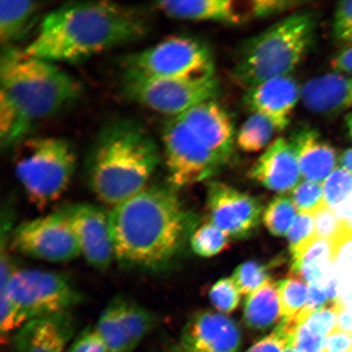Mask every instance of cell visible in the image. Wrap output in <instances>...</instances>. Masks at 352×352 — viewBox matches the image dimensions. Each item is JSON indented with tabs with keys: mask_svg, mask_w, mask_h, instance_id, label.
Segmentation results:
<instances>
[{
	"mask_svg": "<svg viewBox=\"0 0 352 352\" xmlns=\"http://www.w3.org/2000/svg\"><path fill=\"white\" fill-rule=\"evenodd\" d=\"M114 257L123 267L164 270L182 250L192 215L171 186H147L109 212Z\"/></svg>",
	"mask_w": 352,
	"mask_h": 352,
	"instance_id": "1",
	"label": "cell"
},
{
	"mask_svg": "<svg viewBox=\"0 0 352 352\" xmlns=\"http://www.w3.org/2000/svg\"><path fill=\"white\" fill-rule=\"evenodd\" d=\"M148 32L142 13L107 1L63 4L44 17L23 50L51 63H78L110 48L138 41Z\"/></svg>",
	"mask_w": 352,
	"mask_h": 352,
	"instance_id": "2",
	"label": "cell"
},
{
	"mask_svg": "<svg viewBox=\"0 0 352 352\" xmlns=\"http://www.w3.org/2000/svg\"><path fill=\"white\" fill-rule=\"evenodd\" d=\"M160 162L155 140L138 122H113L101 131L87 157L88 184L112 208L146 188Z\"/></svg>",
	"mask_w": 352,
	"mask_h": 352,
	"instance_id": "3",
	"label": "cell"
},
{
	"mask_svg": "<svg viewBox=\"0 0 352 352\" xmlns=\"http://www.w3.org/2000/svg\"><path fill=\"white\" fill-rule=\"evenodd\" d=\"M0 78V98L10 104L30 127L73 103L82 91L76 79L54 63L12 46L2 51Z\"/></svg>",
	"mask_w": 352,
	"mask_h": 352,
	"instance_id": "4",
	"label": "cell"
},
{
	"mask_svg": "<svg viewBox=\"0 0 352 352\" xmlns=\"http://www.w3.org/2000/svg\"><path fill=\"white\" fill-rule=\"evenodd\" d=\"M318 17L294 13L241 44L232 77L246 89L270 79L287 76L305 58L315 41Z\"/></svg>",
	"mask_w": 352,
	"mask_h": 352,
	"instance_id": "5",
	"label": "cell"
},
{
	"mask_svg": "<svg viewBox=\"0 0 352 352\" xmlns=\"http://www.w3.org/2000/svg\"><path fill=\"white\" fill-rule=\"evenodd\" d=\"M83 300L67 276L59 272L0 267V333L10 338L30 320L72 312Z\"/></svg>",
	"mask_w": 352,
	"mask_h": 352,
	"instance_id": "6",
	"label": "cell"
},
{
	"mask_svg": "<svg viewBox=\"0 0 352 352\" xmlns=\"http://www.w3.org/2000/svg\"><path fill=\"white\" fill-rule=\"evenodd\" d=\"M77 157L67 140L44 136L24 139L15 155V173L33 204L45 208L67 190Z\"/></svg>",
	"mask_w": 352,
	"mask_h": 352,
	"instance_id": "7",
	"label": "cell"
},
{
	"mask_svg": "<svg viewBox=\"0 0 352 352\" xmlns=\"http://www.w3.org/2000/svg\"><path fill=\"white\" fill-rule=\"evenodd\" d=\"M214 76L212 52L206 43L174 35L126 57L123 78H198Z\"/></svg>",
	"mask_w": 352,
	"mask_h": 352,
	"instance_id": "8",
	"label": "cell"
},
{
	"mask_svg": "<svg viewBox=\"0 0 352 352\" xmlns=\"http://www.w3.org/2000/svg\"><path fill=\"white\" fill-rule=\"evenodd\" d=\"M127 98L154 112L171 118L180 116L198 104L215 100L219 94L214 76L198 78H123Z\"/></svg>",
	"mask_w": 352,
	"mask_h": 352,
	"instance_id": "9",
	"label": "cell"
},
{
	"mask_svg": "<svg viewBox=\"0 0 352 352\" xmlns=\"http://www.w3.org/2000/svg\"><path fill=\"white\" fill-rule=\"evenodd\" d=\"M162 144L168 182L175 189L204 182L226 165L178 117L166 122Z\"/></svg>",
	"mask_w": 352,
	"mask_h": 352,
	"instance_id": "10",
	"label": "cell"
},
{
	"mask_svg": "<svg viewBox=\"0 0 352 352\" xmlns=\"http://www.w3.org/2000/svg\"><path fill=\"white\" fill-rule=\"evenodd\" d=\"M12 248L33 258L64 263L80 256V249L63 210L20 224L12 232Z\"/></svg>",
	"mask_w": 352,
	"mask_h": 352,
	"instance_id": "11",
	"label": "cell"
},
{
	"mask_svg": "<svg viewBox=\"0 0 352 352\" xmlns=\"http://www.w3.org/2000/svg\"><path fill=\"white\" fill-rule=\"evenodd\" d=\"M208 205L210 223L232 239L252 235L261 222V202L227 184H209Z\"/></svg>",
	"mask_w": 352,
	"mask_h": 352,
	"instance_id": "12",
	"label": "cell"
},
{
	"mask_svg": "<svg viewBox=\"0 0 352 352\" xmlns=\"http://www.w3.org/2000/svg\"><path fill=\"white\" fill-rule=\"evenodd\" d=\"M61 210L72 226L81 255L92 267L107 270L116 259L109 213L88 204L66 206Z\"/></svg>",
	"mask_w": 352,
	"mask_h": 352,
	"instance_id": "13",
	"label": "cell"
},
{
	"mask_svg": "<svg viewBox=\"0 0 352 352\" xmlns=\"http://www.w3.org/2000/svg\"><path fill=\"white\" fill-rule=\"evenodd\" d=\"M241 344L239 325L228 316L202 311L183 329L179 352H237Z\"/></svg>",
	"mask_w": 352,
	"mask_h": 352,
	"instance_id": "14",
	"label": "cell"
},
{
	"mask_svg": "<svg viewBox=\"0 0 352 352\" xmlns=\"http://www.w3.org/2000/svg\"><path fill=\"white\" fill-rule=\"evenodd\" d=\"M176 117L226 164L230 161L236 135L230 114L217 101L198 104Z\"/></svg>",
	"mask_w": 352,
	"mask_h": 352,
	"instance_id": "15",
	"label": "cell"
},
{
	"mask_svg": "<svg viewBox=\"0 0 352 352\" xmlns=\"http://www.w3.org/2000/svg\"><path fill=\"white\" fill-rule=\"evenodd\" d=\"M301 99V87L292 76L270 79L246 89L244 103L253 113L270 120L277 131L289 124L294 108Z\"/></svg>",
	"mask_w": 352,
	"mask_h": 352,
	"instance_id": "16",
	"label": "cell"
},
{
	"mask_svg": "<svg viewBox=\"0 0 352 352\" xmlns=\"http://www.w3.org/2000/svg\"><path fill=\"white\" fill-rule=\"evenodd\" d=\"M76 331L72 312L29 321L12 334L14 352H64Z\"/></svg>",
	"mask_w": 352,
	"mask_h": 352,
	"instance_id": "17",
	"label": "cell"
},
{
	"mask_svg": "<svg viewBox=\"0 0 352 352\" xmlns=\"http://www.w3.org/2000/svg\"><path fill=\"white\" fill-rule=\"evenodd\" d=\"M250 177L272 191L293 190L302 175L292 144L284 138L276 139L258 158Z\"/></svg>",
	"mask_w": 352,
	"mask_h": 352,
	"instance_id": "18",
	"label": "cell"
},
{
	"mask_svg": "<svg viewBox=\"0 0 352 352\" xmlns=\"http://www.w3.org/2000/svg\"><path fill=\"white\" fill-rule=\"evenodd\" d=\"M310 111L333 116L352 109V74L333 72L310 79L301 99Z\"/></svg>",
	"mask_w": 352,
	"mask_h": 352,
	"instance_id": "19",
	"label": "cell"
},
{
	"mask_svg": "<svg viewBox=\"0 0 352 352\" xmlns=\"http://www.w3.org/2000/svg\"><path fill=\"white\" fill-rule=\"evenodd\" d=\"M290 144L296 153L302 178L322 184L337 168L336 148L311 127H303L292 136Z\"/></svg>",
	"mask_w": 352,
	"mask_h": 352,
	"instance_id": "20",
	"label": "cell"
},
{
	"mask_svg": "<svg viewBox=\"0 0 352 352\" xmlns=\"http://www.w3.org/2000/svg\"><path fill=\"white\" fill-rule=\"evenodd\" d=\"M154 7L171 19L182 21L237 25L248 19L245 7L241 8L230 0L160 1L155 3Z\"/></svg>",
	"mask_w": 352,
	"mask_h": 352,
	"instance_id": "21",
	"label": "cell"
},
{
	"mask_svg": "<svg viewBox=\"0 0 352 352\" xmlns=\"http://www.w3.org/2000/svg\"><path fill=\"white\" fill-rule=\"evenodd\" d=\"M280 319L278 283L270 280L246 298L244 320L250 329L265 330Z\"/></svg>",
	"mask_w": 352,
	"mask_h": 352,
	"instance_id": "22",
	"label": "cell"
},
{
	"mask_svg": "<svg viewBox=\"0 0 352 352\" xmlns=\"http://www.w3.org/2000/svg\"><path fill=\"white\" fill-rule=\"evenodd\" d=\"M34 1H0V39L3 47L19 41L32 25L41 8Z\"/></svg>",
	"mask_w": 352,
	"mask_h": 352,
	"instance_id": "23",
	"label": "cell"
},
{
	"mask_svg": "<svg viewBox=\"0 0 352 352\" xmlns=\"http://www.w3.org/2000/svg\"><path fill=\"white\" fill-rule=\"evenodd\" d=\"M95 329L109 352H133L136 349L122 318L118 297L101 312Z\"/></svg>",
	"mask_w": 352,
	"mask_h": 352,
	"instance_id": "24",
	"label": "cell"
},
{
	"mask_svg": "<svg viewBox=\"0 0 352 352\" xmlns=\"http://www.w3.org/2000/svg\"><path fill=\"white\" fill-rule=\"evenodd\" d=\"M276 131V126L268 118L253 113L237 132L236 143L245 153L258 152L267 146Z\"/></svg>",
	"mask_w": 352,
	"mask_h": 352,
	"instance_id": "25",
	"label": "cell"
},
{
	"mask_svg": "<svg viewBox=\"0 0 352 352\" xmlns=\"http://www.w3.org/2000/svg\"><path fill=\"white\" fill-rule=\"evenodd\" d=\"M123 320L135 349L153 331L157 318L151 310L131 299L118 297Z\"/></svg>",
	"mask_w": 352,
	"mask_h": 352,
	"instance_id": "26",
	"label": "cell"
},
{
	"mask_svg": "<svg viewBox=\"0 0 352 352\" xmlns=\"http://www.w3.org/2000/svg\"><path fill=\"white\" fill-rule=\"evenodd\" d=\"M309 285L296 275L279 281L278 292L283 320L296 318L305 309Z\"/></svg>",
	"mask_w": 352,
	"mask_h": 352,
	"instance_id": "27",
	"label": "cell"
},
{
	"mask_svg": "<svg viewBox=\"0 0 352 352\" xmlns=\"http://www.w3.org/2000/svg\"><path fill=\"white\" fill-rule=\"evenodd\" d=\"M297 209L290 198L280 196L268 205L263 214V222L272 234L285 236L296 218Z\"/></svg>",
	"mask_w": 352,
	"mask_h": 352,
	"instance_id": "28",
	"label": "cell"
},
{
	"mask_svg": "<svg viewBox=\"0 0 352 352\" xmlns=\"http://www.w3.org/2000/svg\"><path fill=\"white\" fill-rule=\"evenodd\" d=\"M228 236L210 222L197 228L191 236L193 252L201 257H211L222 252L228 245Z\"/></svg>",
	"mask_w": 352,
	"mask_h": 352,
	"instance_id": "29",
	"label": "cell"
},
{
	"mask_svg": "<svg viewBox=\"0 0 352 352\" xmlns=\"http://www.w3.org/2000/svg\"><path fill=\"white\" fill-rule=\"evenodd\" d=\"M325 204L336 209L352 198V175L337 167L322 184Z\"/></svg>",
	"mask_w": 352,
	"mask_h": 352,
	"instance_id": "30",
	"label": "cell"
},
{
	"mask_svg": "<svg viewBox=\"0 0 352 352\" xmlns=\"http://www.w3.org/2000/svg\"><path fill=\"white\" fill-rule=\"evenodd\" d=\"M292 200L300 214L314 215L327 206L322 184L307 182L299 183L292 192Z\"/></svg>",
	"mask_w": 352,
	"mask_h": 352,
	"instance_id": "31",
	"label": "cell"
},
{
	"mask_svg": "<svg viewBox=\"0 0 352 352\" xmlns=\"http://www.w3.org/2000/svg\"><path fill=\"white\" fill-rule=\"evenodd\" d=\"M232 279L242 294H248L256 290L270 280L268 267L256 261H249L241 264L233 274Z\"/></svg>",
	"mask_w": 352,
	"mask_h": 352,
	"instance_id": "32",
	"label": "cell"
},
{
	"mask_svg": "<svg viewBox=\"0 0 352 352\" xmlns=\"http://www.w3.org/2000/svg\"><path fill=\"white\" fill-rule=\"evenodd\" d=\"M298 325L290 320H283L274 332L268 334L245 352H283L292 345Z\"/></svg>",
	"mask_w": 352,
	"mask_h": 352,
	"instance_id": "33",
	"label": "cell"
},
{
	"mask_svg": "<svg viewBox=\"0 0 352 352\" xmlns=\"http://www.w3.org/2000/svg\"><path fill=\"white\" fill-rule=\"evenodd\" d=\"M240 292L232 278L217 281L210 289V298L213 305L223 314H230L239 306Z\"/></svg>",
	"mask_w": 352,
	"mask_h": 352,
	"instance_id": "34",
	"label": "cell"
},
{
	"mask_svg": "<svg viewBox=\"0 0 352 352\" xmlns=\"http://www.w3.org/2000/svg\"><path fill=\"white\" fill-rule=\"evenodd\" d=\"M334 41L343 47L352 44V0L337 4L333 19Z\"/></svg>",
	"mask_w": 352,
	"mask_h": 352,
	"instance_id": "35",
	"label": "cell"
},
{
	"mask_svg": "<svg viewBox=\"0 0 352 352\" xmlns=\"http://www.w3.org/2000/svg\"><path fill=\"white\" fill-rule=\"evenodd\" d=\"M337 315V305L332 303L331 306H324L314 311L302 324L311 333L327 338L336 327Z\"/></svg>",
	"mask_w": 352,
	"mask_h": 352,
	"instance_id": "36",
	"label": "cell"
},
{
	"mask_svg": "<svg viewBox=\"0 0 352 352\" xmlns=\"http://www.w3.org/2000/svg\"><path fill=\"white\" fill-rule=\"evenodd\" d=\"M301 2L284 1V0H255L248 3L245 7L246 14L250 19H263L289 11L300 6Z\"/></svg>",
	"mask_w": 352,
	"mask_h": 352,
	"instance_id": "37",
	"label": "cell"
},
{
	"mask_svg": "<svg viewBox=\"0 0 352 352\" xmlns=\"http://www.w3.org/2000/svg\"><path fill=\"white\" fill-rule=\"evenodd\" d=\"M315 235L314 215L299 213L294 219L287 235L290 252L292 253L303 242L309 240Z\"/></svg>",
	"mask_w": 352,
	"mask_h": 352,
	"instance_id": "38",
	"label": "cell"
},
{
	"mask_svg": "<svg viewBox=\"0 0 352 352\" xmlns=\"http://www.w3.org/2000/svg\"><path fill=\"white\" fill-rule=\"evenodd\" d=\"M314 217L315 234L320 239L331 241L342 227V222L328 206L320 210Z\"/></svg>",
	"mask_w": 352,
	"mask_h": 352,
	"instance_id": "39",
	"label": "cell"
},
{
	"mask_svg": "<svg viewBox=\"0 0 352 352\" xmlns=\"http://www.w3.org/2000/svg\"><path fill=\"white\" fill-rule=\"evenodd\" d=\"M66 352H109L95 327H87L78 334Z\"/></svg>",
	"mask_w": 352,
	"mask_h": 352,
	"instance_id": "40",
	"label": "cell"
},
{
	"mask_svg": "<svg viewBox=\"0 0 352 352\" xmlns=\"http://www.w3.org/2000/svg\"><path fill=\"white\" fill-rule=\"evenodd\" d=\"M325 338L316 336L305 325H299L292 338V346L300 352H324Z\"/></svg>",
	"mask_w": 352,
	"mask_h": 352,
	"instance_id": "41",
	"label": "cell"
},
{
	"mask_svg": "<svg viewBox=\"0 0 352 352\" xmlns=\"http://www.w3.org/2000/svg\"><path fill=\"white\" fill-rule=\"evenodd\" d=\"M324 352H352V333L334 329L325 338Z\"/></svg>",
	"mask_w": 352,
	"mask_h": 352,
	"instance_id": "42",
	"label": "cell"
},
{
	"mask_svg": "<svg viewBox=\"0 0 352 352\" xmlns=\"http://www.w3.org/2000/svg\"><path fill=\"white\" fill-rule=\"evenodd\" d=\"M330 65L334 72L352 74V44L342 47L340 52L333 57Z\"/></svg>",
	"mask_w": 352,
	"mask_h": 352,
	"instance_id": "43",
	"label": "cell"
},
{
	"mask_svg": "<svg viewBox=\"0 0 352 352\" xmlns=\"http://www.w3.org/2000/svg\"><path fill=\"white\" fill-rule=\"evenodd\" d=\"M333 303L341 307H352V274L340 277L338 297Z\"/></svg>",
	"mask_w": 352,
	"mask_h": 352,
	"instance_id": "44",
	"label": "cell"
},
{
	"mask_svg": "<svg viewBox=\"0 0 352 352\" xmlns=\"http://www.w3.org/2000/svg\"><path fill=\"white\" fill-rule=\"evenodd\" d=\"M337 307L338 315L336 329L352 333V307L338 305H337Z\"/></svg>",
	"mask_w": 352,
	"mask_h": 352,
	"instance_id": "45",
	"label": "cell"
},
{
	"mask_svg": "<svg viewBox=\"0 0 352 352\" xmlns=\"http://www.w3.org/2000/svg\"><path fill=\"white\" fill-rule=\"evenodd\" d=\"M340 167L352 175V147L346 149L338 157Z\"/></svg>",
	"mask_w": 352,
	"mask_h": 352,
	"instance_id": "46",
	"label": "cell"
},
{
	"mask_svg": "<svg viewBox=\"0 0 352 352\" xmlns=\"http://www.w3.org/2000/svg\"><path fill=\"white\" fill-rule=\"evenodd\" d=\"M346 124L347 131H349V135L352 140V113L346 117Z\"/></svg>",
	"mask_w": 352,
	"mask_h": 352,
	"instance_id": "47",
	"label": "cell"
},
{
	"mask_svg": "<svg viewBox=\"0 0 352 352\" xmlns=\"http://www.w3.org/2000/svg\"><path fill=\"white\" fill-rule=\"evenodd\" d=\"M283 352H300V351L297 350L296 349V347H294L293 346L290 345Z\"/></svg>",
	"mask_w": 352,
	"mask_h": 352,
	"instance_id": "48",
	"label": "cell"
},
{
	"mask_svg": "<svg viewBox=\"0 0 352 352\" xmlns=\"http://www.w3.org/2000/svg\"><path fill=\"white\" fill-rule=\"evenodd\" d=\"M346 224H349V226L352 228V217L349 220V221L345 222Z\"/></svg>",
	"mask_w": 352,
	"mask_h": 352,
	"instance_id": "49",
	"label": "cell"
},
{
	"mask_svg": "<svg viewBox=\"0 0 352 352\" xmlns=\"http://www.w3.org/2000/svg\"><path fill=\"white\" fill-rule=\"evenodd\" d=\"M169 352H179V351L176 349H174L173 350H171Z\"/></svg>",
	"mask_w": 352,
	"mask_h": 352,
	"instance_id": "50",
	"label": "cell"
}]
</instances>
